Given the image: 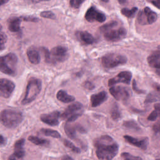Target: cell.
<instances>
[{
	"instance_id": "obj_1",
	"label": "cell",
	"mask_w": 160,
	"mask_h": 160,
	"mask_svg": "<svg viewBox=\"0 0 160 160\" xmlns=\"http://www.w3.org/2000/svg\"><path fill=\"white\" fill-rule=\"evenodd\" d=\"M94 146L96 148V156L101 160H112L119 151L118 144L108 135H104L95 139Z\"/></svg>"
},
{
	"instance_id": "obj_2",
	"label": "cell",
	"mask_w": 160,
	"mask_h": 160,
	"mask_svg": "<svg viewBox=\"0 0 160 160\" xmlns=\"http://www.w3.org/2000/svg\"><path fill=\"white\" fill-rule=\"evenodd\" d=\"M23 119V114L20 111L4 109L0 112V122L9 129L16 128Z\"/></svg>"
},
{
	"instance_id": "obj_3",
	"label": "cell",
	"mask_w": 160,
	"mask_h": 160,
	"mask_svg": "<svg viewBox=\"0 0 160 160\" xmlns=\"http://www.w3.org/2000/svg\"><path fill=\"white\" fill-rule=\"evenodd\" d=\"M42 88L41 81L38 78H31L27 84L26 93L21 101L22 104L26 105L32 102L41 92Z\"/></svg>"
},
{
	"instance_id": "obj_4",
	"label": "cell",
	"mask_w": 160,
	"mask_h": 160,
	"mask_svg": "<svg viewBox=\"0 0 160 160\" xmlns=\"http://www.w3.org/2000/svg\"><path fill=\"white\" fill-rule=\"evenodd\" d=\"M18 58L14 53L10 52L0 57V71L9 75L14 76L16 73Z\"/></svg>"
},
{
	"instance_id": "obj_5",
	"label": "cell",
	"mask_w": 160,
	"mask_h": 160,
	"mask_svg": "<svg viewBox=\"0 0 160 160\" xmlns=\"http://www.w3.org/2000/svg\"><path fill=\"white\" fill-rule=\"evenodd\" d=\"M45 59L48 63L56 64L62 62L67 59L68 57V49L62 46L54 47L49 52L45 49Z\"/></svg>"
},
{
	"instance_id": "obj_6",
	"label": "cell",
	"mask_w": 160,
	"mask_h": 160,
	"mask_svg": "<svg viewBox=\"0 0 160 160\" xmlns=\"http://www.w3.org/2000/svg\"><path fill=\"white\" fill-rule=\"evenodd\" d=\"M127 58L118 53H108L104 55L101 58V63L104 68L112 69L118 66L126 64Z\"/></svg>"
},
{
	"instance_id": "obj_7",
	"label": "cell",
	"mask_w": 160,
	"mask_h": 160,
	"mask_svg": "<svg viewBox=\"0 0 160 160\" xmlns=\"http://www.w3.org/2000/svg\"><path fill=\"white\" fill-rule=\"evenodd\" d=\"M158 14L149 7H146L138 15V21L141 25L151 24L156 21Z\"/></svg>"
},
{
	"instance_id": "obj_8",
	"label": "cell",
	"mask_w": 160,
	"mask_h": 160,
	"mask_svg": "<svg viewBox=\"0 0 160 160\" xmlns=\"http://www.w3.org/2000/svg\"><path fill=\"white\" fill-rule=\"evenodd\" d=\"M127 31L124 28L118 29H110L103 32L104 39L110 42H116L124 38L126 36Z\"/></svg>"
},
{
	"instance_id": "obj_9",
	"label": "cell",
	"mask_w": 160,
	"mask_h": 160,
	"mask_svg": "<svg viewBox=\"0 0 160 160\" xmlns=\"http://www.w3.org/2000/svg\"><path fill=\"white\" fill-rule=\"evenodd\" d=\"M84 17L86 21L90 22H92L94 21L103 22L106 19L105 14L94 6H91L87 10Z\"/></svg>"
},
{
	"instance_id": "obj_10",
	"label": "cell",
	"mask_w": 160,
	"mask_h": 160,
	"mask_svg": "<svg viewBox=\"0 0 160 160\" xmlns=\"http://www.w3.org/2000/svg\"><path fill=\"white\" fill-rule=\"evenodd\" d=\"M109 92L117 101H126L130 96L129 91L124 87L120 86H115L110 88Z\"/></svg>"
},
{
	"instance_id": "obj_11",
	"label": "cell",
	"mask_w": 160,
	"mask_h": 160,
	"mask_svg": "<svg viewBox=\"0 0 160 160\" xmlns=\"http://www.w3.org/2000/svg\"><path fill=\"white\" fill-rule=\"evenodd\" d=\"M15 88L14 83L7 79H0V96L8 98Z\"/></svg>"
},
{
	"instance_id": "obj_12",
	"label": "cell",
	"mask_w": 160,
	"mask_h": 160,
	"mask_svg": "<svg viewBox=\"0 0 160 160\" xmlns=\"http://www.w3.org/2000/svg\"><path fill=\"white\" fill-rule=\"evenodd\" d=\"M132 78V73L128 71H121L116 76L111 78L108 81L109 86H113L118 83H124L129 84Z\"/></svg>"
},
{
	"instance_id": "obj_13",
	"label": "cell",
	"mask_w": 160,
	"mask_h": 160,
	"mask_svg": "<svg viewBox=\"0 0 160 160\" xmlns=\"http://www.w3.org/2000/svg\"><path fill=\"white\" fill-rule=\"evenodd\" d=\"M60 112L58 111H53L48 114H43L40 116V119L42 122L50 126H58L59 123Z\"/></svg>"
},
{
	"instance_id": "obj_14",
	"label": "cell",
	"mask_w": 160,
	"mask_h": 160,
	"mask_svg": "<svg viewBox=\"0 0 160 160\" xmlns=\"http://www.w3.org/2000/svg\"><path fill=\"white\" fill-rule=\"evenodd\" d=\"M82 109H83V106L81 103L79 102L72 103L65 109V111L62 114L60 115V118L62 119H68V118H69L70 116L75 114L81 112Z\"/></svg>"
},
{
	"instance_id": "obj_15",
	"label": "cell",
	"mask_w": 160,
	"mask_h": 160,
	"mask_svg": "<svg viewBox=\"0 0 160 160\" xmlns=\"http://www.w3.org/2000/svg\"><path fill=\"white\" fill-rule=\"evenodd\" d=\"M124 139L129 144L135 146L141 149L146 150L148 148L149 139L148 138H136L128 135H124L123 136Z\"/></svg>"
},
{
	"instance_id": "obj_16",
	"label": "cell",
	"mask_w": 160,
	"mask_h": 160,
	"mask_svg": "<svg viewBox=\"0 0 160 160\" xmlns=\"http://www.w3.org/2000/svg\"><path fill=\"white\" fill-rule=\"evenodd\" d=\"M108 99V94L106 91H101L91 96V104L93 108L98 107Z\"/></svg>"
},
{
	"instance_id": "obj_17",
	"label": "cell",
	"mask_w": 160,
	"mask_h": 160,
	"mask_svg": "<svg viewBox=\"0 0 160 160\" xmlns=\"http://www.w3.org/2000/svg\"><path fill=\"white\" fill-rule=\"evenodd\" d=\"M147 61L149 66L158 69V72L160 68V52L159 51L154 52L152 54H150L148 58Z\"/></svg>"
},
{
	"instance_id": "obj_18",
	"label": "cell",
	"mask_w": 160,
	"mask_h": 160,
	"mask_svg": "<svg viewBox=\"0 0 160 160\" xmlns=\"http://www.w3.org/2000/svg\"><path fill=\"white\" fill-rule=\"evenodd\" d=\"M76 35L79 40L85 44H92L95 41L94 37L87 31H79Z\"/></svg>"
},
{
	"instance_id": "obj_19",
	"label": "cell",
	"mask_w": 160,
	"mask_h": 160,
	"mask_svg": "<svg viewBox=\"0 0 160 160\" xmlns=\"http://www.w3.org/2000/svg\"><path fill=\"white\" fill-rule=\"evenodd\" d=\"M27 56L29 61L33 64H38L39 63L41 58L38 51L32 48H29L27 51Z\"/></svg>"
},
{
	"instance_id": "obj_20",
	"label": "cell",
	"mask_w": 160,
	"mask_h": 160,
	"mask_svg": "<svg viewBox=\"0 0 160 160\" xmlns=\"http://www.w3.org/2000/svg\"><path fill=\"white\" fill-rule=\"evenodd\" d=\"M57 99L64 103L72 102L75 100V98L71 95L68 94L64 90H59L56 94Z\"/></svg>"
},
{
	"instance_id": "obj_21",
	"label": "cell",
	"mask_w": 160,
	"mask_h": 160,
	"mask_svg": "<svg viewBox=\"0 0 160 160\" xmlns=\"http://www.w3.org/2000/svg\"><path fill=\"white\" fill-rule=\"evenodd\" d=\"M21 24V18H14L11 19L8 24V28L11 32H18L20 31Z\"/></svg>"
},
{
	"instance_id": "obj_22",
	"label": "cell",
	"mask_w": 160,
	"mask_h": 160,
	"mask_svg": "<svg viewBox=\"0 0 160 160\" xmlns=\"http://www.w3.org/2000/svg\"><path fill=\"white\" fill-rule=\"evenodd\" d=\"M76 128L75 124L66 123L64 125V131L66 135L71 139H74L76 134Z\"/></svg>"
},
{
	"instance_id": "obj_23",
	"label": "cell",
	"mask_w": 160,
	"mask_h": 160,
	"mask_svg": "<svg viewBox=\"0 0 160 160\" xmlns=\"http://www.w3.org/2000/svg\"><path fill=\"white\" fill-rule=\"evenodd\" d=\"M28 140L32 143L38 146H44L49 144V141L48 139L41 138L37 136H30L28 137Z\"/></svg>"
},
{
	"instance_id": "obj_24",
	"label": "cell",
	"mask_w": 160,
	"mask_h": 160,
	"mask_svg": "<svg viewBox=\"0 0 160 160\" xmlns=\"http://www.w3.org/2000/svg\"><path fill=\"white\" fill-rule=\"evenodd\" d=\"M41 133L43 134L45 136H51L54 138L59 139L61 138V134L58 132L57 131L51 129H48V128H42L40 130Z\"/></svg>"
},
{
	"instance_id": "obj_25",
	"label": "cell",
	"mask_w": 160,
	"mask_h": 160,
	"mask_svg": "<svg viewBox=\"0 0 160 160\" xmlns=\"http://www.w3.org/2000/svg\"><path fill=\"white\" fill-rule=\"evenodd\" d=\"M121 14L128 18H132L134 16L136 12L138 11V8L137 7H133L132 9H128V8H122L121 9Z\"/></svg>"
},
{
	"instance_id": "obj_26",
	"label": "cell",
	"mask_w": 160,
	"mask_h": 160,
	"mask_svg": "<svg viewBox=\"0 0 160 160\" xmlns=\"http://www.w3.org/2000/svg\"><path fill=\"white\" fill-rule=\"evenodd\" d=\"M122 125L125 128H126L128 129H133L134 131H139V130H141L140 127L133 120H129V121H124L123 122Z\"/></svg>"
},
{
	"instance_id": "obj_27",
	"label": "cell",
	"mask_w": 160,
	"mask_h": 160,
	"mask_svg": "<svg viewBox=\"0 0 160 160\" xmlns=\"http://www.w3.org/2000/svg\"><path fill=\"white\" fill-rule=\"evenodd\" d=\"M63 143L65 146L67 148H69L71 149V151L75 153H80L81 150L79 148L76 147L72 142H71L70 141L67 140V139H64L63 140Z\"/></svg>"
},
{
	"instance_id": "obj_28",
	"label": "cell",
	"mask_w": 160,
	"mask_h": 160,
	"mask_svg": "<svg viewBox=\"0 0 160 160\" xmlns=\"http://www.w3.org/2000/svg\"><path fill=\"white\" fill-rule=\"evenodd\" d=\"M117 25H118V22H116L115 21H110L108 23L102 25V26H101L99 29H100L101 32L103 33L104 32H105L111 28H115Z\"/></svg>"
},
{
	"instance_id": "obj_29",
	"label": "cell",
	"mask_w": 160,
	"mask_h": 160,
	"mask_svg": "<svg viewBox=\"0 0 160 160\" xmlns=\"http://www.w3.org/2000/svg\"><path fill=\"white\" fill-rule=\"evenodd\" d=\"M121 156L123 160H143L141 158L133 156L128 152H122L121 153Z\"/></svg>"
},
{
	"instance_id": "obj_30",
	"label": "cell",
	"mask_w": 160,
	"mask_h": 160,
	"mask_svg": "<svg viewBox=\"0 0 160 160\" xmlns=\"http://www.w3.org/2000/svg\"><path fill=\"white\" fill-rule=\"evenodd\" d=\"M111 118L114 120H118V119L120 118L121 112L119 110L118 107L116 105L114 106V107L112 108L111 112Z\"/></svg>"
},
{
	"instance_id": "obj_31",
	"label": "cell",
	"mask_w": 160,
	"mask_h": 160,
	"mask_svg": "<svg viewBox=\"0 0 160 160\" xmlns=\"http://www.w3.org/2000/svg\"><path fill=\"white\" fill-rule=\"evenodd\" d=\"M159 96L157 95L155 93H149L147 97H146V99L144 101V102L146 103H151V102H156V101H159Z\"/></svg>"
},
{
	"instance_id": "obj_32",
	"label": "cell",
	"mask_w": 160,
	"mask_h": 160,
	"mask_svg": "<svg viewBox=\"0 0 160 160\" xmlns=\"http://www.w3.org/2000/svg\"><path fill=\"white\" fill-rule=\"evenodd\" d=\"M85 0H69V4L71 8L74 9L79 8Z\"/></svg>"
},
{
	"instance_id": "obj_33",
	"label": "cell",
	"mask_w": 160,
	"mask_h": 160,
	"mask_svg": "<svg viewBox=\"0 0 160 160\" xmlns=\"http://www.w3.org/2000/svg\"><path fill=\"white\" fill-rule=\"evenodd\" d=\"M41 16L44 18H48V19H54L56 18L55 14L50 11H42L41 12Z\"/></svg>"
},
{
	"instance_id": "obj_34",
	"label": "cell",
	"mask_w": 160,
	"mask_h": 160,
	"mask_svg": "<svg viewBox=\"0 0 160 160\" xmlns=\"http://www.w3.org/2000/svg\"><path fill=\"white\" fill-rule=\"evenodd\" d=\"M7 41V36L4 33H0V51L5 48V44Z\"/></svg>"
},
{
	"instance_id": "obj_35",
	"label": "cell",
	"mask_w": 160,
	"mask_h": 160,
	"mask_svg": "<svg viewBox=\"0 0 160 160\" xmlns=\"http://www.w3.org/2000/svg\"><path fill=\"white\" fill-rule=\"evenodd\" d=\"M25 143L24 139H20L17 141L14 144V150H19V149H23V146Z\"/></svg>"
},
{
	"instance_id": "obj_36",
	"label": "cell",
	"mask_w": 160,
	"mask_h": 160,
	"mask_svg": "<svg viewBox=\"0 0 160 160\" xmlns=\"http://www.w3.org/2000/svg\"><path fill=\"white\" fill-rule=\"evenodd\" d=\"M159 114V111L154 109L153 111L151 112V113L148 117V120L152 121H154L156 120L157 118L158 117Z\"/></svg>"
},
{
	"instance_id": "obj_37",
	"label": "cell",
	"mask_w": 160,
	"mask_h": 160,
	"mask_svg": "<svg viewBox=\"0 0 160 160\" xmlns=\"http://www.w3.org/2000/svg\"><path fill=\"white\" fill-rule=\"evenodd\" d=\"M24 154H25V151H24V149L14 150V154H13V155L15 157H16L19 159L22 158L24 156Z\"/></svg>"
},
{
	"instance_id": "obj_38",
	"label": "cell",
	"mask_w": 160,
	"mask_h": 160,
	"mask_svg": "<svg viewBox=\"0 0 160 160\" xmlns=\"http://www.w3.org/2000/svg\"><path fill=\"white\" fill-rule=\"evenodd\" d=\"M132 89L136 92H137L138 94H143L145 92V91L144 90H141V89H139L138 88L135 79H134L133 82H132Z\"/></svg>"
},
{
	"instance_id": "obj_39",
	"label": "cell",
	"mask_w": 160,
	"mask_h": 160,
	"mask_svg": "<svg viewBox=\"0 0 160 160\" xmlns=\"http://www.w3.org/2000/svg\"><path fill=\"white\" fill-rule=\"evenodd\" d=\"M82 114V112H79V113H77V114H75L71 116H70L69 118H68L67 119L68 122H72V121H74L76 119H77L79 116H81Z\"/></svg>"
},
{
	"instance_id": "obj_40",
	"label": "cell",
	"mask_w": 160,
	"mask_h": 160,
	"mask_svg": "<svg viewBox=\"0 0 160 160\" xmlns=\"http://www.w3.org/2000/svg\"><path fill=\"white\" fill-rule=\"evenodd\" d=\"M22 19L24 21H32V22H37L39 21V19L36 18V17H32V16H26V17H23Z\"/></svg>"
},
{
	"instance_id": "obj_41",
	"label": "cell",
	"mask_w": 160,
	"mask_h": 160,
	"mask_svg": "<svg viewBox=\"0 0 160 160\" xmlns=\"http://www.w3.org/2000/svg\"><path fill=\"white\" fill-rule=\"evenodd\" d=\"M76 130L81 133H84L86 132L85 129L79 124H76Z\"/></svg>"
},
{
	"instance_id": "obj_42",
	"label": "cell",
	"mask_w": 160,
	"mask_h": 160,
	"mask_svg": "<svg viewBox=\"0 0 160 160\" xmlns=\"http://www.w3.org/2000/svg\"><path fill=\"white\" fill-rule=\"evenodd\" d=\"M152 130L155 132V133H158L159 132V123L158 122L156 124H154L152 127Z\"/></svg>"
},
{
	"instance_id": "obj_43",
	"label": "cell",
	"mask_w": 160,
	"mask_h": 160,
	"mask_svg": "<svg viewBox=\"0 0 160 160\" xmlns=\"http://www.w3.org/2000/svg\"><path fill=\"white\" fill-rule=\"evenodd\" d=\"M151 3L155 6L157 8H159L160 7V0H151Z\"/></svg>"
},
{
	"instance_id": "obj_44",
	"label": "cell",
	"mask_w": 160,
	"mask_h": 160,
	"mask_svg": "<svg viewBox=\"0 0 160 160\" xmlns=\"http://www.w3.org/2000/svg\"><path fill=\"white\" fill-rule=\"evenodd\" d=\"M49 0H26V1L30 2V3H39L41 2H45L48 1Z\"/></svg>"
},
{
	"instance_id": "obj_45",
	"label": "cell",
	"mask_w": 160,
	"mask_h": 160,
	"mask_svg": "<svg viewBox=\"0 0 160 160\" xmlns=\"http://www.w3.org/2000/svg\"><path fill=\"white\" fill-rule=\"evenodd\" d=\"M85 87H86V88H88L89 89H92L94 88L93 85L91 82H86Z\"/></svg>"
},
{
	"instance_id": "obj_46",
	"label": "cell",
	"mask_w": 160,
	"mask_h": 160,
	"mask_svg": "<svg viewBox=\"0 0 160 160\" xmlns=\"http://www.w3.org/2000/svg\"><path fill=\"white\" fill-rule=\"evenodd\" d=\"M6 139L4 138L3 136H2V135L0 134V145L5 144H6Z\"/></svg>"
},
{
	"instance_id": "obj_47",
	"label": "cell",
	"mask_w": 160,
	"mask_h": 160,
	"mask_svg": "<svg viewBox=\"0 0 160 160\" xmlns=\"http://www.w3.org/2000/svg\"><path fill=\"white\" fill-rule=\"evenodd\" d=\"M9 0H0V6L8 2Z\"/></svg>"
},
{
	"instance_id": "obj_48",
	"label": "cell",
	"mask_w": 160,
	"mask_h": 160,
	"mask_svg": "<svg viewBox=\"0 0 160 160\" xmlns=\"http://www.w3.org/2000/svg\"><path fill=\"white\" fill-rule=\"evenodd\" d=\"M120 4H125L127 2V0H118Z\"/></svg>"
},
{
	"instance_id": "obj_49",
	"label": "cell",
	"mask_w": 160,
	"mask_h": 160,
	"mask_svg": "<svg viewBox=\"0 0 160 160\" xmlns=\"http://www.w3.org/2000/svg\"><path fill=\"white\" fill-rule=\"evenodd\" d=\"M160 108V105H159V103H157L156 104H155L154 105V108H155V109L156 110H157V111H159V108Z\"/></svg>"
},
{
	"instance_id": "obj_50",
	"label": "cell",
	"mask_w": 160,
	"mask_h": 160,
	"mask_svg": "<svg viewBox=\"0 0 160 160\" xmlns=\"http://www.w3.org/2000/svg\"><path fill=\"white\" fill-rule=\"evenodd\" d=\"M8 160H16V158H15V156L14 155H11L9 157L8 159Z\"/></svg>"
},
{
	"instance_id": "obj_51",
	"label": "cell",
	"mask_w": 160,
	"mask_h": 160,
	"mask_svg": "<svg viewBox=\"0 0 160 160\" xmlns=\"http://www.w3.org/2000/svg\"><path fill=\"white\" fill-rule=\"evenodd\" d=\"M102 1H103V2H108L109 0H101Z\"/></svg>"
},
{
	"instance_id": "obj_52",
	"label": "cell",
	"mask_w": 160,
	"mask_h": 160,
	"mask_svg": "<svg viewBox=\"0 0 160 160\" xmlns=\"http://www.w3.org/2000/svg\"><path fill=\"white\" fill-rule=\"evenodd\" d=\"M1 28H2V26L0 25V31H1Z\"/></svg>"
},
{
	"instance_id": "obj_53",
	"label": "cell",
	"mask_w": 160,
	"mask_h": 160,
	"mask_svg": "<svg viewBox=\"0 0 160 160\" xmlns=\"http://www.w3.org/2000/svg\"><path fill=\"white\" fill-rule=\"evenodd\" d=\"M156 160H159V159H156Z\"/></svg>"
}]
</instances>
